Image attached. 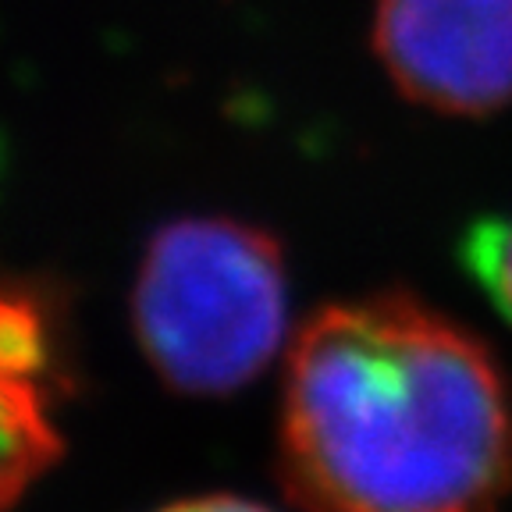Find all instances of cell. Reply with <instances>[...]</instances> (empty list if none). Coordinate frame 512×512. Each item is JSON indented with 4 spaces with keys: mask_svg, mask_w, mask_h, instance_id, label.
Returning a JSON list of instances; mask_svg holds the SVG:
<instances>
[{
    "mask_svg": "<svg viewBox=\"0 0 512 512\" xmlns=\"http://www.w3.org/2000/svg\"><path fill=\"white\" fill-rule=\"evenodd\" d=\"M278 466L303 512H495L512 388L470 328L409 292L331 303L288 352Z\"/></svg>",
    "mask_w": 512,
    "mask_h": 512,
    "instance_id": "1",
    "label": "cell"
},
{
    "mask_svg": "<svg viewBox=\"0 0 512 512\" xmlns=\"http://www.w3.org/2000/svg\"><path fill=\"white\" fill-rule=\"evenodd\" d=\"M143 356L178 395L239 392L281 349L285 256L274 235L232 217H182L146 242L132 288Z\"/></svg>",
    "mask_w": 512,
    "mask_h": 512,
    "instance_id": "2",
    "label": "cell"
},
{
    "mask_svg": "<svg viewBox=\"0 0 512 512\" xmlns=\"http://www.w3.org/2000/svg\"><path fill=\"white\" fill-rule=\"evenodd\" d=\"M370 43L416 107L448 118L512 107V0H377Z\"/></svg>",
    "mask_w": 512,
    "mask_h": 512,
    "instance_id": "3",
    "label": "cell"
},
{
    "mask_svg": "<svg viewBox=\"0 0 512 512\" xmlns=\"http://www.w3.org/2000/svg\"><path fill=\"white\" fill-rule=\"evenodd\" d=\"M64 317L47 288L0 278V377L32 384L54 399L68 381Z\"/></svg>",
    "mask_w": 512,
    "mask_h": 512,
    "instance_id": "4",
    "label": "cell"
},
{
    "mask_svg": "<svg viewBox=\"0 0 512 512\" xmlns=\"http://www.w3.org/2000/svg\"><path fill=\"white\" fill-rule=\"evenodd\" d=\"M50 402L40 388L0 377V512H8L61 456Z\"/></svg>",
    "mask_w": 512,
    "mask_h": 512,
    "instance_id": "5",
    "label": "cell"
},
{
    "mask_svg": "<svg viewBox=\"0 0 512 512\" xmlns=\"http://www.w3.org/2000/svg\"><path fill=\"white\" fill-rule=\"evenodd\" d=\"M463 267L512 324V217H484L463 235Z\"/></svg>",
    "mask_w": 512,
    "mask_h": 512,
    "instance_id": "6",
    "label": "cell"
},
{
    "mask_svg": "<svg viewBox=\"0 0 512 512\" xmlns=\"http://www.w3.org/2000/svg\"><path fill=\"white\" fill-rule=\"evenodd\" d=\"M160 512H271V509L235 495H203V498H185V502H175Z\"/></svg>",
    "mask_w": 512,
    "mask_h": 512,
    "instance_id": "7",
    "label": "cell"
}]
</instances>
